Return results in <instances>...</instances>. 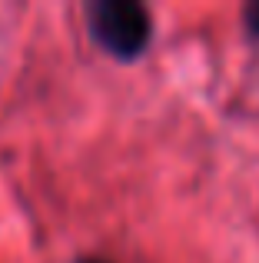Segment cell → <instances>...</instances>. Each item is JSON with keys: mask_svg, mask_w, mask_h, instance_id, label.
I'll use <instances>...</instances> for the list:
<instances>
[{"mask_svg": "<svg viewBox=\"0 0 259 263\" xmlns=\"http://www.w3.org/2000/svg\"><path fill=\"white\" fill-rule=\"evenodd\" d=\"M87 30L106 57L133 64L149 50L153 13L136 0H97L87 7Z\"/></svg>", "mask_w": 259, "mask_h": 263, "instance_id": "cell-1", "label": "cell"}, {"mask_svg": "<svg viewBox=\"0 0 259 263\" xmlns=\"http://www.w3.org/2000/svg\"><path fill=\"white\" fill-rule=\"evenodd\" d=\"M77 263H110V260H100V257H83V260H77Z\"/></svg>", "mask_w": 259, "mask_h": 263, "instance_id": "cell-3", "label": "cell"}, {"mask_svg": "<svg viewBox=\"0 0 259 263\" xmlns=\"http://www.w3.org/2000/svg\"><path fill=\"white\" fill-rule=\"evenodd\" d=\"M243 27H246V33L253 40H259V0L243 7Z\"/></svg>", "mask_w": 259, "mask_h": 263, "instance_id": "cell-2", "label": "cell"}]
</instances>
